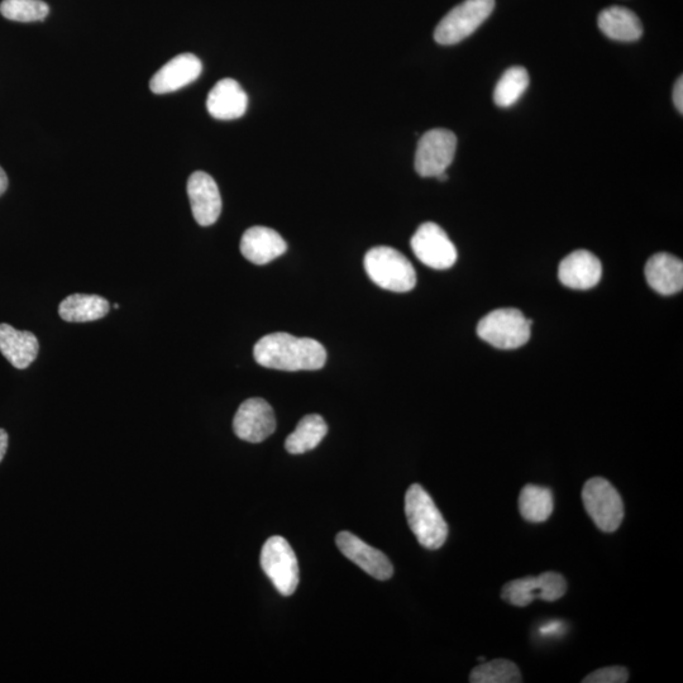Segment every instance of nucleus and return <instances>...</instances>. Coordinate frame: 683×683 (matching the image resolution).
I'll list each match as a JSON object with an SVG mask.
<instances>
[{
	"mask_svg": "<svg viewBox=\"0 0 683 683\" xmlns=\"http://www.w3.org/2000/svg\"><path fill=\"white\" fill-rule=\"evenodd\" d=\"M257 364L281 371H317L327 362L322 343L312 338H298L277 332L262 337L253 348Z\"/></svg>",
	"mask_w": 683,
	"mask_h": 683,
	"instance_id": "nucleus-1",
	"label": "nucleus"
},
{
	"mask_svg": "<svg viewBox=\"0 0 683 683\" xmlns=\"http://www.w3.org/2000/svg\"><path fill=\"white\" fill-rule=\"evenodd\" d=\"M405 515L415 538L427 549H438L448 537V525L431 495L414 484L405 495Z\"/></svg>",
	"mask_w": 683,
	"mask_h": 683,
	"instance_id": "nucleus-2",
	"label": "nucleus"
},
{
	"mask_svg": "<svg viewBox=\"0 0 683 683\" xmlns=\"http://www.w3.org/2000/svg\"><path fill=\"white\" fill-rule=\"evenodd\" d=\"M364 264L367 275L382 289L408 293L417 285V274L412 262L395 248H372L366 253Z\"/></svg>",
	"mask_w": 683,
	"mask_h": 683,
	"instance_id": "nucleus-3",
	"label": "nucleus"
},
{
	"mask_svg": "<svg viewBox=\"0 0 683 683\" xmlns=\"http://www.w3.org/2000/svg\"><path fill=\"white\" fill-rule=\"evenodd\" d=\"M532 320L524 317L518 309H496L480 320L477 334L489 345L500 350H515L527 345Z\"/></svg>",
	"mask_w": 683,
	"mask_h": 683,
	"instance_id": "nucleus-4",
	"label": "nucleus"
},
{
	"mask_svg": "<svg viewBox=\"0 0 683 683\" xmlns=\"http://www.w3.org/2000/svg\"><path fill=\"white\" fill-rule=\"evenodd\" d=\"M494 8L495 0H465L438 23L434 40L444 46L460 44L490 17Z\"/></svg>",
	"mask_w": 683,
	"mask_h": 683,
	"instance_id": "nucleus-5",
	"label": "nucleus"
},
{
	"mask_svg": "<svg viewBox=\"0 0 683 683\" xmlns=\"http://www.w3.org/2000/svg\"><path fill=\"white\" fill-rule=\"evenodd\" d=\"M582 500L596 527L605 533H613L622 525L624 504L613 485L603 477H594L586 482Z\"/></svg>",
	"mask_w": 683,
	"mask_h": 683,
	"instance_id": "nucleus-6",
	"label": "nucleus"
},
{
	"mask_svg": "<svg viewBox=\"0 0 683 683\" xmlns=\"http://www.w3.org/2000/svg\"><path fill=\"white\" fill-rule=\"evenodd\" d=\"M261 567L281 595L291 596L299 585V563L284 537L267 539L261 551Z\"/></svg>",
	"mask_w": 683,
	"mask_h": 683,
	"instance_id": "nucleus-7",
	"label": "nucleus"
},
{
	"mask_svg": "<svg viewBox=\"0 0 683 683\" xmlns=\"http://www.w3.org/2000/svg\"><path fill=\"white\" fill-rule=\"evenodd\" d=\"M457 137L455 133L436 128L420 137L415 152V170L422 178H437L446 173L455 160Z\"/></svg>",
	"mask_w": 683,
	"mask_h": 683,
	"instance_id": "nucleus-8",
	"label": "nucleus"
},
{
	"mask_svg": "<svg viewBox=\"0 0 683 683\" xmlns=\"http://www.w3.org/2000/svg\"><path fill=\"white\" fill-rule=\"evenodd\" d=\"M567 592V581L561 573L544 572L538 577H523L508 582L501 591V597L506 603L525 608L536 599L544 601L560 600Z\"/></svg>",
	"mask_w": 683,
	"mask_h": 683,
	"instance_id": "nucleus-9",
	"label": "nucleus"
},
{
	"mask_svg": "<svg viewBox=\"0 0 683 683\" xmlns=\"http://www.w3.org/2000/svg\"><path fill=\"white\" fill-rule=\"evenodd\" d=\"M410 245L417 259L431 269L447 270L456 264V246L436 223L422 224L412 237Z\"/></svg>",
	"mask_w": 683,
	"mask_h": 683,
	"instance_id": "nucleus-10",
	"label": "nucleus"
},
{
	"mask_svg": "<svg viewBox=\"0 0 683 683\" xmlns=\"http://www.w3.org/2000/svg\"><path fill=\"white\" fill-rule=\"evenodd\" d=\"M276 429L274 410L266 400L252 398L243 401L233 419V431L242 441L261 443Z\"/></svg>",
	"mask_w": 683,
	"mask_h": 683,
	"instance_id": "nucleus-11",
	"label": "nucleus"
},
{
	"mask_svg": "<svg viewBox=\"0 0 683 683\" xmlns=\"http://www.w3.org/2000/svg\"><path fill=\"white\" fill-rule=\"evenodd\" d=\"M188 195L191 212L199 226L209 227L218 221L222 213V198L212 176L203 171L191 174Z\"/></svg>",
	"mask_w": 683,
	"mask_h": 683,
	"instance_id": "nucleus-12",
	"label": "nucleus"
},
{
	"mask_svg": "<svg viewBox=\"0 0 683 683\" xmlns=\"http://www.w3.org/2000/svg\"><path fill=\"white\" fill-rule=\"evenodd\" d=\"M337 547L348 560L356 565L376 580L386 581L394 575L393 563L384 553L369 544L361 541L355 534L341 532L336 538Z\"/></svg>",
	"mask_w": 683,
	"mask_h": 683,
	"instance_id": "nucleus-13",
	"label": "nucleus"
},
{
	"mask_svg": "<svg viewBox=\"0 0 683 683\" xmlns=\"http://www.w3.org/2000/svg\"><path fill=\"white\" fill-rule=\"evenodd\" d=\"M203 64L193 54L175 56L152 76L150 89L157 95L174 93L188 87L202 74Z\"/></svg>",
	"mask_w": 683,
	"mask_h": 683,
	"instance_id": "nucleus-14",
	"label": "nucleus"
},
{
	"mask_svg": "<svg viewBox=\"0 0 683 683\" xmlns=\"http://www.w3.org/2000/svg\"><path fill=\"white\" fill-rule=\"evenodd\" d=\"M603 266L594 253L586 250L572 252L563 259L558 277L563 285L573 290H589L600 283Z\"/></svg>",
	"mask_w": 683,
	"mask_h": 683,
	"instance_id": "nucleus-15",
	"label": "nucleus"
},
{
	"mask_svg": "<svg viewBox=\"0 0 683 683\" xmlns=\"http://www.w3.org/2000/svg\"><path fill=\"white\" fill-rule=\"evenodd\" d=\"M240 248L242 255L252 264L267 265L283 256L288 245L275 229L257 226L243 233Z\"/></svg>",
	"mask_w": 683,
	"mask_h": 683,
	"instance_id": "nucleus-16",
	"label": "nucleus"
},
{
	"mask_svg": "<svg viewBox=\"0 0 683 683\" xmlns=\"http://www.w3.org/2000/svg\"><path fill=\"white\" fill-rule=\"evenodd\" d=\"M248 97L241 85L233 79L218 81L210 90L207 109L213 118L219 121H232L245 116Z\"/></svg>",
	"mask_w": 683,
	"mask_h": 683,
	"instance_id": "nucleus-17",
	"label": "nucleus"
},
{
	"mask_svg": "<svg viewBox=\"0 0 683 683\" xmlns=\"http://www.w3.org/2000/svg\"><path fill=\"white\" fill-rule=\"evenodd\" d=\"M646 279L658 294L680 293L683 288V262L670 253H657L647 262Z\"/></svg>",
	"mask_w": 683,
	"mask_h": 683,
	"instance_id": "nucleus-18",
	"label": "nucleus"
},
{
	"mask_svg": "<svg viewBox=\"0 0 683 683\" xmlns=\"http://www.w3.org/2000/svg\"><path fill=\"white\" fill-rule=\"evenodd\" d=\"M40 351L35 334L28 331H17L9 324H0V353L7 358L13 367L25 370L36 360Z\"/></svg>",
	"mask_w": 683,
	"mask_h": 683,
	"instance_id": "nucleus-19",
	"label": "nucleus"
},
{
	"mask_svg": "<svg viewBox=\"0 0 683 683\" xmlns=\"http://www.w3.org/2000/svg\"><path fill=\"white\" fill-rule=\"evenodd\" d=\"M597 25L606 37L614 41L633 42L643 35L642 22L637 14L624 7L604 9L597 18Z\"/></svg>",
	"mask_w": 683,
	"mask_h": 683,
	"instance_id": "nucleus-20",
	"label": "nucleus"
},
{
	"mask_svg": "<svg viewBox=\"0 0 683 683\" xmlns=\"http://www.w3.org/2000/svg\"><path fill=\"white\" fill-rule=\"evenodd\" d=\"M109 302L99 295L74 294L62 300L59 314L65 322H95L109 313Z\"/></svg>",
	"mask_w": 683,
	"mask_h": 683,
	"instance_id": "nucleus-21",
	"label": "nucleus"
},
{
	"mask_svg": "<svg viewBox=\"0 0 683 683\" xmlns=\"http://www.w3.org/2000/svg\"><path fill=\"white\" fill-rule=\"evenodd\" d=\"M328 425L318 414H310L300 420L295 431L286 438L285 448L291 455H303L314 450L327 436Z\"/></svg>",
	"mask_w": 683,
	"mask_h": 683,
	"instance_id": "nucleus-22",
	"label": "nucleus"
},
{
	"mask_svg": "<svg viewBox=\"0 0 683 683\" xmlns=\"http://www.w3.org/2000/svg\"><path fill=\"white\" fill-rule=\"evenodd\" d=\"M553 509V494L548 487L524 486L519 496V511L527 522L534 524L547 522Z\"/></svg>",
	"mask_w": 683,
	"mask_h": 683,
	"instance_id": "nucleus-23",
	"label": "nucleus"
},
{
	"mask_svg": "<svg viewBox=\"0 0 683 683\" xmlns=\"http://www.w3.org/2000/svg\"><path fill=\"white\" fill-rule=\"evenodd\" d=\"M529 87V74L523 66H513L501 76L494 90V102L500 108H509L518 102Z\"/></svg>",
	"mask_w": 683,
	"mask_h": 683,
	"instance_id": "nucleus-24",
	"label": "nucleus"
},
{
	"mask_svg": "<svg viewBox=\"0 0 683 683\" xmlns=\"http://www.w3.org/2000/svg\"><path fill=\"white\" fill-rule=\"evenodd\" d=\"M522 681V673L518 666L508 659L484 662L474 668L470 676L472 683H519Z\"/></svg>",
	"mask_w": 683,
	"mask_h": 683,
	"instance_id": "nucleus-25",
	"label": "nucleus"
},
{
	"mask_svg": "<svg viewBox=\"0 0 683 683\" xmlns=\"http://www.w3.org/2000/svg\"><path fill=\"white\" fill-rule=\"evenodd\" d=\"M0 13L14 22H40L49 16L50 8L42 0H3Z\"/></svg>",
	"mask_w": 683,
	"mask_h": 683,
	"instance_id": "nucleus-26",
	"label": "nucleus"
},
{
	"mask_svg": "<svg viewBox=\"0 0 683 683\" xmlns=\"http://www.w3.org/2000/svg\"><path fill=\"white\" fill-rule=\"evenodd\" d=\"M629 680V672L627 668L614 666L600 668L595 672L590 673L582 682L584 683H625Z\"/></svg>",
	"mask_w": 683,
	"mask_h": 683,
	"instance_id": "nucleus-27",
	"label": "nucleus"
},
{
	"mask_svg": "<svg viewBox=\"0 0 683 683\" xmlns=\"http://www.w3.org/2000/svg\"><path fill=\"white\" fill-rule=\"evenodd\" d=\"M565 632L566 625L565 623L560 622V620H552V622H548L539 628V634H541L543 638L561 637Z\"/></svg>",
	"mask_w": 683,
	"mask_h": 683,
	"instance_id": "nucleus-28",
	"label": "nucleus"
},
{
	"mask_svg": "<svg viewBox=\"0 0 683 683\" xmlns=\"http://www.w3.org/2000/svg\"><path fill=\"white\" fill-rule=\"evenodd\" d=\"M673 103H675L677 111L683 113V79L682 76L676 81L675 89H673Z\"/></svg>",
	"mask_w": 683,
	"mask_h": 683,
	"instance_id": "nucleus-29",
	"label": "nucleus"
},
{
	"mask_svg": "<svg viewBox=\"0 0 683 683\" xmlns=\"http://www.w3.org/2000/svg\"><path fill=\"white\" fill-rule=\"evenodd\" d=\"M8 450V433L4 429H0V462L3 461Z\"/></svg>",
	"mask_w": 683,
	"mask_h": 683,
	"instance_id": "nucleus-30",
	"label": "nucleus"
},
{
	"mask_svg": "<svg viewBox=\"0 0 683 683\" xmlns=\"http://www.w3.org/2000/svg\"><path fill=\"white\" fill-rule=\"evenodd\" d=\"M8 189V176L6 174V171L2 169V166H0V197L4 193H6Z\"/></svg>",
	"mask_w": 683,
	"mask_h": 683,
	"instance_id": "nucleus-31",
	"label": "nucleus"
}]
</instances>
